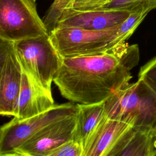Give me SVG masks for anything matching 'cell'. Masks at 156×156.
<instances>
[{
	"mask_svg": "<svg viewBox=\"0 0 156 156\" xmlns=\"http://www.w3.org/2000/svg\"><path fill=\"white\" fill-rule=\"evenodd\" d=\"M139 58L138 46L126 42L100 54L62 58L53 82L71 102L99 103L129 84Z\"/></svg>",
	"mask_w": 156,
	"mask_h": 156,
	"instance_id": "obj_1",
	"label": "cell"
},
{
	"mask_svg": "<svg viewBox=\"0 0 156 156\" xmlns=\"http://www.w3.org/2000/svg\"><path fill=\"white\" fill-rule=\"evenodd\" d=\"M105 116L144 131L156 130V94L141 79L104 101Z\"/></svg>",
	"mask_w": 156,
	"mask_h": 156,
	"instance_id": "obj_2",
	"label": "cell"
},
{
	"mask_svg": "<svg viewBox=\"0 0 156 156\" xmlns=\"http://www.w3.org/2000/svg\"><path fill=\"white\" fill-rule=\"evenodd\" d=\"M49 35L62 58L105 53L126 42L129 38L122 32L120 25L102 30L55 28Z\"/></svg>",
	"mask_w": 156,
	"mask_h": 156,
	"instance_id": "obj_3",
	"label": "cell"
},
{
	"mask_svg": "<svg viewBox=\"0 0 156 156\" xmlns=\"http://www.w3.org/2000/svg\"><path fill=\"white\" fill-rule=\"evenodd\" d=\"M22 69L37 84L51 92V84L62 57L47 34L15 42Z\"/></svg>",
	"mask_w": 156,
	"mask_h": 156,
	"instance_id": "obj_4",
	"label": "cell"
},
{
	"mask_svg": "<svg viewBox=\"0 0 156 156\" xmlns=\"http://www.w3.org/2000/svg\"><path fill=\"white\" fill-rule=\"evenodd\" d=\"M35 0H0V38L18 41L49 34Z\"/></svg>",
	"mask_w": 156,
	"mask_h": 156,
	"instance_id": "obj_5",
	"label": "cell"
},
{
	"mask_svg": "<svg viewBox=\"0 0 156 156\" xmlns=\"http://www.w3.org/2000/svg\"><path fill=\"white\" fill-rule=\"evenodd\" d=\"M77 104L69 102L55 104L50 110L34 116L19 120L13 117L0 130V154L15 152L16 149L48 124L76 115Z\"/></svg>",
	"mask_w": 156,
	"mask_h": 156,
	"instance_id": "obj_6",
	"label": "cell"
},
{
	"mask_svg": "<svg viewBox=\"0 0 156 156\" xmlns=\"http://www.w3.org/2000/svg\"><path fill=\"white\" fill-rule=\"evenodd\" d=\"M23 69L15 42L0 38V115L14 116Z\"/></svg>",
	"mask_w": 156,
	"mask_h": 156,
	"instance_id": "obj_7",
	"label": "cell"
},
{
	"mask_svg": "<svg viewBox=\"0 0 156 156\" xmlns=\"http://www.w3.org/2000/svg\"><path fill=\"white\" fill-rule=\"evenodd\" d=\"M77 114L53 122L42 128L15 151L24 156H44L52 149L74 140Z\"/></svg>",
	"mask_w": 156,
	"mask_h": 156,
	"instance_id": "obj_8",
	"label": "cell"
},
{
	"mask_svg": "<svg viewBox=\"0 0 156 156\" xmlns=\"http://www.w3.org/2000/svg\"><path fill=\"white\" fill-rule=\"evenodd\" d=\"M132 12L123 10L103 9L83 12L64 11L55 28L107 30L121 25Z\"/></svg>",
	"mask_w": 156,
	"mask_h": 156,
	"instance_id": "obj_9",
	"label": "cell"
},
{
	"mask_svg": "<svg viewBox=\"0 0 156 156\" xmlns=\"http://www.w3.org/2000/svg\"><path fill=\"white\" fill-rule=\"evenodd\" d=\"M55 105L52 93L37 84L23 70L13 117L19 120L25 119L48 111Z\"/></svg>",
	"mask_w": 156,
	"mask_h": 156,
	"instance_id": "obj_10",
	"label": "cell"
},
{
	"mask_svg": "<svg viewBox=\"0 0 156 156\" xmlns=\"http://www.w3.org/2000/svg\"><path fill=\"white\" fill-rule=\"evenodd\" d=\"M102 156H156V130L129 127Z\"/></svg>",
	"mask_w": 156,
	"mask_h": 156,
	"instance_id": "obj_11",
	"label": "cell"
},
{
	"mask_svg": "<svg viewBox=\"0 0 156 156\" xmlns=\"http://www.w3.org/2000/svg\"><path fill=\"white\" fill-rule=\"evenodd\" d=\"M130 125L105 116L91 133L82 156H102Z\"/></svg>",
	"mask_w": 156,
	"mask_h": 156,
	"instance_id": "obj_12",
	"label": "cell"
},
{
	"mask_svg": "<svg viewBox=\"0 0 156 156\" xmlns=\"http://www.w3.org/2000/svg\"><path fill=\"white\" fill-rule=\"evenodd\" d=\"M77 105L78 111L74 140L80 143L83 147L91 133L105 116L104 101Z\"/></svg>",
	"mask_w": 156,
	"mask_h": 156,
	"instance_id": "obj_13",
	"label": "cell"
},
{
	"mask_svg": "<svg viewBox=\"0 0 156 156\" xmlns=\"http://www.w3.org/2000/svg\"><path fill=\"white\" fill-rule=\"evenodd\" d=\"M76 0H54L42 19L50 34L55 28L63 12L69 9Z\"/></svg>",
	"mask_w": 156,
	"mask_h": 156,
	"instance_id": "obj_14",
	"label": "cell"
},
{
	"mask_svg": "<svg viewBox=\"0 0 156 156\" xmlns=\"http://www.w3.org/2000/svg\"><path fill=\"white\" fill-rule=\"evenodd\" d=\"M82 145L75 141H69L52 149L44 156H82Z\"/></svg>",
	"mask_w": 156,
	"mask_h": 156,
	"instance_id": "obj_15",
	"label": "cell"
},
{
	"mask_svg": "<svg viewBox=\"0 0 156 156\" xmlns=\"http://www.w3.org/2000/svg\"><path fill=\"white\" fill-rule=\"evenodd\" d=\"M138 76L156 94V56L140 68Z\"/></svg>",
	"mask_w": 156,
	"mask_h": 156,
	"instance_id": "obj_16",
	"label": "cell"
},
{
	"mask_svg": "<svg viewBox=\"0 0 156 156\" xmlns=\"http://www.w3.org/2000/svg\"><path fill=\"white\" fill-rule=\"evenodd\" d=\"M112 0H76L72 6L65 11L83 12L100 10Z\"/></svg>",
	"mask_w": 156,
	"mask_h": 156,
	"instance_id": "obj_17",
	"label": "cell"
},
{
	"mask_svg": "<svg viewBox=\"0 0 156 156\" xmlns=\"http://www.w3.org/2000/svg\"><path fill=\"white\" fill-rule=\"evenodd\" d=\"M147 1L148 0H112L101 9L123 10L133 12L144 5Z\"/></svg>",
	"mask_w": 156,
	"mask_h": 156,
	"instance_id": "obj_18",
	"label": "cell"
},
{
	"mask_svg": "<svg viewBox=\"0 0 156 156\" xmlns=\"http://www.w3.org/2000/svg\"><path fill=\"white\" fill-rule=\"evenodd\" d=\"M0 156H24V155L15 152H12V153L1 154H0Z\"/></svg>",
	"mask_w": 156,
	"mask_h": 156,
	"instance_id": "obj_19",
	"label": "cell"
},
{
	"mask_svg": "<svg viewBox=\"0 0 156 156\" xmlns=\"http://www.w3.org/2000/svg\"><path fill=\"white\" fill-rule=\"evenodd\" d=\"M35 1H37V0H35Z\"/></svg>",
	"mask_w": 156,
	"mask_h": 156,
	"instance_id": "obj_20",
	"label": "cell"
}]
</instances>
